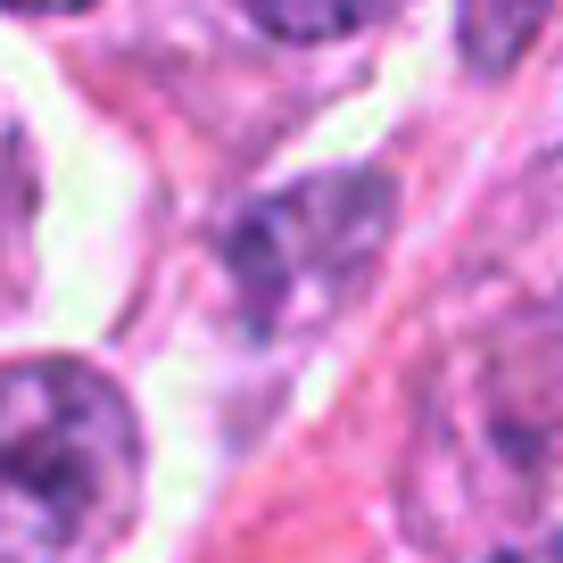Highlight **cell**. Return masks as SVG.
Segmentation results:
<instances>
[{
    "mask_svg": "<svg viewBox=\"0 0 563 563\" xmlns=\"http://www.w3.org/2000/svg\"><path fill=\"white\" fill-rule=\"evenodd\" d=\"M141 514V431L91 365L0 373V563H108Z\"/></svg>",
    "mask_w": 563,
    "mask_h": 563,
    "instance_id": "obj_1",
    "label": "cell"
},
{
    "mask_svg": "<svg viewBox=\"0 0 563 563\" xmlns=\"http://www.w3.org/2000/svg\"><path fill=\"white\" fill-rule=\"evenodd\" d=\"M389 232V191L373 175H316L299 191L249 208L232 232V290H241L249 332H316L356 299Z\"/></svg>",
    "mask_w": 563,
    "mask_h": 563,
    "instance_id": "obj_2",
    "label": "cell"
},
{
    "mask_svg": "<svg viewBox=\"0 0 563 563\" xmlns=\"http://www.w3.org/2000/svg\"><path fill=\"white\" fill-rule=\"evenodd\" d=\"M25 232H34V166L18 124H0V316L25 290Z\"/></svg>",
    "mask_w": 563,
    "mask_h": 563,
    "instance_id": "obj_3",
    "label": "cell"
},
{
    "mask_svg": "<svg viewBox=\"0 0 563 563\" xmlns=\"http://www.w3.org/2000/svg\"><path fill=\"white\" fill-rule=\"evenodd\" d=\"M398 0H249V18L282 42H340V34H365L382 25Z\"/></svg>",
    "mask_w": 563,
    "mask_h": 563,
    "instance_id": "obj_4",
    "label": "cell"
},
{
    "mask_svg": "<svg viewBox=\"0 0 563 563\" xmlns=\"http://www.w3.org/2000/svg\"><path fill=\"white\" fill-rule=\"evenodd\" d=\"M522 265L539 290L563 299V158L539 175V216H530V241H522Z\"/></svg>",
    "mask_w": 563,
    "mask_h": 563,
    "instance_id": "obj_5",
    "label": "cell"
},
{
    "mask_svg": "<svg viewBox=\"0 0 563 563\" xmlns=\"http://www.w3.org/2000/svg\"><path fill=\"white\" fill-rule=\"evenodd\" d=\"M547 0H464V42H473L489 67H506L514 42H522V25L539 18Z\"/></svg>",
    "mask_w": 563,
    "mask_h": 563,
    "instance_id": "obj_6",
    "label": "cell"
},
{
    "mask_svg": "<svg viewBox=\"0 0 563 563\" xmlns=\"http://www.w3.org/2000/svg\"><path fill=\"white\" fill-rule=\"evenodd\" d=\"M489 563H563V539H522V547H506V555H489Z\"/></svg>",
    "mask_w": 563,
    "mask_h": 563,
    "instance_id": "obj_7",
    "label": "cell"
},
{
    "mask_svg": "<svg viewBox=\"0 0 563 563\" xmlns=\"http://www.w3.org/2000/svg\"><path fill=\"white\" fill-rule=\"evenodd\" d=\"M9 9H25V18H67V9H91V0H9Z\"/></svg>",
    "mask_w": 563,
    "mask_h": 563,
    "instance_id": "obj_8",
    "label": "cell"
}]
</instances>
